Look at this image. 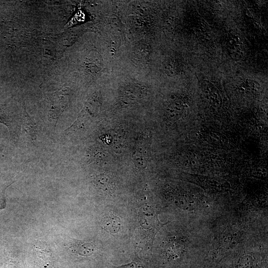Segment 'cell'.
<instances>
[{"mask_svg": "<svg viewBox=\"0 0 268 268\" xmlns=\"http://www.w3.org/2000/svg\"><path fill=\"white\" fill-rule=\"evenodd\" d=\"M237 38L233 36L229 38L228 42V51L231 57L234 60H243L245 58L244 53Z\"/></svg>", "mask_w": 268, "mask_h": 268, "instance_id": "9", "label": "cell"}, {"mask_svg": "<svg viewBox=\"0 0 268 268\" xmlns=\"http://www.w3.org/2000/svg\"><path fill=\"white\" fill-rule=\"evenodd\" d=\"M32 250L43 268H52L54 257L50 247L45 242L37 241L32 246Z\"/></svg>", "mask_w": 268, "mask_h": 268, "instance_id": "2", "label": "cell"}, {"mask_svg": "<svg viewBox=\"0 0 268 268\" xmlns=\"http://www.w3.org/2000/svg\"><path fill=\"white\" fill-rule=\"evenodd\" d=\"M9 185H0V210L4 209L6 206L5 191Z\"/></svg>", "mask_w": 268, "mask_h": 268, "instance_id": "13", "label": "cell"}, {"mask_svg": "<svg viewBox=\"0 0 268 268\" xmlns=\"http://www.w3.org/2000/svg\"><path fill=\"white\" fill-rule=\"evenodd\" d=\"M147 134H141L136 142L132 154L135 164L138 167L144 168L146 166L149 146Z\"/></svg>", "mask_w": 268, "mask_h": 268, "instance_id": "1", "label": "cell"}, {"mask_svg": "<svg viewBox=\"0 0 268 268\" xmlns=\"http://www.w3.org/2000/svg\"><path fill=\"white\" fill-rule=\"evenodd\" d=\"M0 123L5 125L7 127L9 126V121L6 116L0 111Z\"/></svg>", "mask_w": 268, "mask_h": 268, "instance_id": "15", "label": "cell"}, {"mask_svg": "<svg viewBox=\"0 0 268 268\" xmlns=\"http://www.w3.org/2000/svg\"><path fill=\"white\" fill-rule=\"evenodd\" d=\"M6 263L7 268H21L19 263L9 253L6 254Z\"/></svg>", "mask_w": 268, "mask_h": 268, "instance_id": "12", "label": "cell"}, {"mask_svg": "<svg viewBox=\"0 0 268 268\" xmlns=\"http://www.w3.org/2000/svg\"><path fill=\"white\" fill-rule=\"evenodd\" d=\"M101 225L105 230L111 233H116L121 228V221L118 216L112 214L103 218Z\"/></svg>", "mask_w": 268, "mask_h": 268, "instance_id": "8", "label": "cell"}, {"mask_svg": "<svg viewBox=\"0 0 268 268\" xmlns=\"http://www.w3.org/2000/svg\"><path fill=\"white\" fill-rule=\"evenodd\" d=\"M86 68L92 74L98 73L102 69V59L96 51H92L86 57Z\"/></svg>", "mask_w": 268, "mask_h": 268, "instance_id": "7", "label": "cell"}, {"mask_svg": "<svg viewBox=\"0 0 268 268\" xmlns=\"http://www.w3.org/2000/svg\"><path fill=\"white\" fill-rule=\"evenodd\" d=\"M165 70L166 73L169 76H174L176 74V67L175 63L171 60L166 63Z\"/></svg>", "mask_w": 268, "mask_h": 268, "instance_id": "14", "label": "cell"}, {"mask_svg": "<svg viewBox=\"0 0 268 268\" xmlns=\"http://www.w3.org/2000/svg\"><path fill=\"white\" fill-rule=\"evenodd\" d=\"M139 91L138 86L134 84L128 85L124 89V95L127 99L134 100L137 98Z\"/></svg>", "mask_w": 268, "mask_h": 268, "instance_id": "11", "label": "cell"}, {"mask_svg": "<svg viewBox=\"0 0 268 268\" xmlns=\"http://www.w3.org/2000/svg\"><path fill=\"white\" fill-rule=\"evenodd\" d=\"M69 90L64 89L56 93L52 102L50 117L57 124L59 117L67 106L69 100Z\"/></svg>", "mask_w": 268, "mask_h": 268, "instance_id": "3", "label": "cell"}, {"mask_svg": "<svg viewBox=\"0 0 268 268\" xmlns=\"http://www.w3.org/2000/svg\"><path fill=\"white\" fill-rule=\"evenodd\" d=\"M37 134L36 124L24 109L22 124V134L24 142L27 144H34L36 141Z\"/></svg>", "mask_w": 268, "mask_h": 268, "instance_id": "4", "label": "cell"}, {"mask_svg": "<svg viewBox=\"0 0 268 268\" xmlns=\"http://www.w3.org/2000/svg\"><path fill=\"white\" fill-rule=\"evenodd\" d=\"M150 53V47L143 42L136 44L134 47V54L135 57L140 60H145Z\"/></svg>", "mask_w": 268, "mask_h": 268, "instance_id": "10", "label": "cell"}, {"mask_svg": "<svg viewBox=\"0 0 268 268\" xmlns=\"http://www.w3.org/2000/svg\"><path fill=\"white\" fill-rule=\"evenodd\" d=\"M71 251L81 256H89L95 251V246L90 241H79L73 240L68 244Z\"/></svg>", "mask_w": 268, "mask_h": 268, "instance_id": "6", "label": "cell"}, {"mask_svg": "<svg viewBox=\"0 0 268 268\" xmlns=\"http://www.w3.org/2000/svg\"><path fill=\"white\" fill-rule=\"evenodd\" d=\"M93 183L98 189L109 194H113L117 187L114 178L106 174L96 176L93 179Z\"/></svg>", "mask_w": 268, "mask_h": 268, "instance_id": "5", "label": "cell"}]
</instances>
